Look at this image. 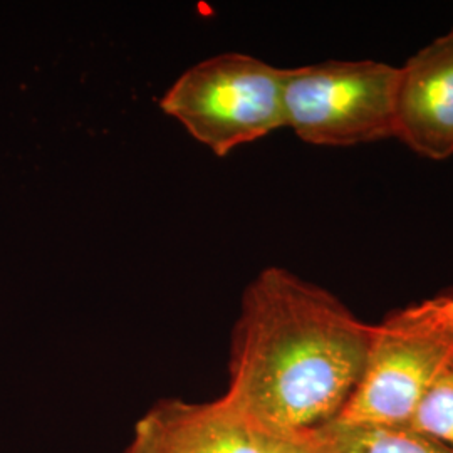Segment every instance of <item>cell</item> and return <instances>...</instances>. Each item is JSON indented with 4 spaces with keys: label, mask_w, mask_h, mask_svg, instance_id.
I'll return each instance as SVG.
<instances>
[{
    "label": "cell",
    "mask_w": 453,
    "mask_h": 453,
    "mask_svg": "<svg viewBox=\"0 0 453 453\" xmlns=\"http://www.w3.org/2000/svg\"><path fill=\"white\" fill-rule=\"evenodd\" d=\"M370 334L333 292L265 267L243 291L220 400L265 437L323 426L357 388Z\"/></svg>",
    "instance_id": "1"
},
{
    "label": "cell",
    "mask_w": 453,
    "mask_h": 453,
    "mask_svg": "<svg viewBox=\"0 0 453 453\" xmlns=\"http://www.w3.org/2000/svg\"><path fill=\"white\" fill-rule=\"evenodd\" d=\"M453 368V289L406 304L372 324L351 398L333 421L405 428Z\"/></svg>",
    "instance_id": "2"
},
{
    "label": "cell",
    "mask_w": 453,
    "mask_h": 453,
    "mask_svg": "<svg viewBox=\"0 0 453 453\" xmlns=\"http://www.w3.org/2000/svg\"><path fill=\"white\" fill-rule=\"evenodd\" d=\"M284 69L226 52L183 71L163 93V113L217 157L286 128Z\"/></svg>",
    "instance_id": "3"
},
{
    "label": "cell",
    "mask_w": 453,
    "mask_h": 453,
    "mask_svg": "<svg viewBox=\"0 0 453 453\" xmlns=\"http://www.w3.org/2000/svg\"><path fill=\"white\" fill-rule=\"evenodd\" d=\"M398 67L327 59L284 69V123L314 146L346 148L395 138Z\"/></svg>",
    "instance_id": "4"
},
{
    "label": "cell",
    "mask_w": 453,
    "mask_h": 453,
    "mask_svg": "<svg viewBox=\"0 0 453 453\" xmlns=\"http://www.w3.org/2000/svg\"><path fill=\"white\" fill-rule=\"evenodd\" d=\"M395 140L441 162L453 155V27L398 67Z\"/></svg>",
    "instance_id": "5"
},
{
    "label": "cell",
    "mask_w": 453,
    "mask_h": 453,
    "mask_svg": "<svg viewBox=\"0 0 453 453\" xmlns=\"http://www.w3.org/2000/svg\"><path fill=\"white\" fill-rule=\"evenodd\" d=\"M262 435L220 400L163 398L136 421L123 453H269Z\"/></svg>",
    "instance_id": "6"
},
{
    "label": "cell",
    "mask_w": 453,
    "mask_h": 453,
    "mask_svg": "<svg viewBox=\"0 0 453 453\" xmlns=\"http://www.w3.org/2000/svg\"><path fill=\"white\" fill-rule=\"evenodd\" d=\"M309 434L324 453H453L450 445L411 428L351 426L329 421Z\"/></svg>",
    "instance_id": "7"
},
{
    "label": "cell",
    "mask_w": 453,
    "mask_h": 453,
    "mask_svg": "<svg viewBox=\"0 0 453 453\" xmlns=\"http://www.w3.org/2000/svg\"><path fill=\"white\" fill-rule=\"evenodd\" d=\"M405 428L437 438L453 449V368L428 395Z\"/></svg>",
    "instance_id": "8"
},
{
    "label": "cell",
    "mask_w": 453,
    "mask_h": 453,
    "mask_svg": "<svg viewBox=\"0 0 453 453\" xmlns=\"http://www.w3.org/2000/svg\"><path fill=\"white\" fill-rule=\"evenodd\" d=\"M269 453H324L309 432L289 437H271Z\"/></svg>",
    "instance_id": "9"
}]
</instances>
